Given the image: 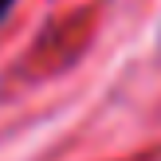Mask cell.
Segmentation results:
<instances>
[{
	"instance_id": "1",
	"label": "cell",
	"mask_w": 161,
	"mask_h": 161,
	"mask_svg": "<svg viewBox=\"0 0 161 161\" xmlns=\"http://www.w3.org/2000/svg\"><path fill=\"white\" fill-rule=\"evenodd\" d=\"M12 4H16V0H0V20L8 16V8H12Z\"/></svg>"
}]
</instances>
